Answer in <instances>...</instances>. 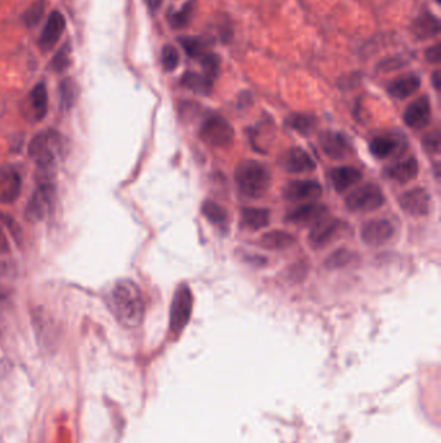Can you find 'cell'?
Masks as SVG:
<instances>
[{
	"label": "cell",
	"mask_w": 441,
	"mask_h": 443,
	"mask_svg": "<svg viewBox=\"0 0 441 443\" xmlns=\"http://www.w3.org/2000/svg\"><path fill=\"white\" fill-rule=\"evenodd\" d=\"M111 307L119 323L127 328H136L143 323L144 299L137 284L122 279L114 284L111 292Z\"/></svg>",
	"instance_id": "6da1fadb"
},
{
	"label": "cell",
	"mask_w": 441,
	"mask_h": 443,
	"mask_svg": "<svg viewBox=\"0 0 441 443\" xmlns=\"http://www.w3.org/2000/svg\"><path fill=\"white\" fill-rule=\"evenodd\" d=\"M62 154V137L55 131H44L31 140L29 145V154L36 163L38 183H53L56 163Z\"/></svg>",
	"instance_id": "7a4b0ae2"
},
{
	"label": "cell",
	"mask_w": 441,
	"mask_h": 443,
	"mask_svg": "<svg viewBox=\"0 0 441 443\" xmlns=\"http://www.w3.org/2000/svg\"><path fill=\"white\" fill-rule=\"evenodd\" d=\"M238 189L248 198L263 197L271 187V172L260 162L246 160L241 162L234 172Z\"/></svg>",
	"instance_id": "3957f363"
},
{
	"label": "cell",
	"mask_w": 441,
	"mask_h": 443,
	"mask_svg": "<svg viewBox=\"0 0 441 443\" xmlns=\"http://www.w3.org/2000/svg\"><path fill=\"white\" fill-rule=\"evenodd\" d=\"M384 201L382 189L377 184L369 183L352 191L346 198V206L355 213H370L381 209Z\"/></svg>",
	"instance_id": "277c9868"
},
{
	"label": "cell",
	"mask_w": 441,
	"mask_h": 443,
	"mask_svg": "<svg viewBox=\"0 0 441 443\" xmlns=\"http://www.w3.org/2000/svg\"><path fill=\"white\" fill-rule=\"evenodd\" d=\"M200 137L211 146L225 148L233 142L234 130L230 122L221 116H211L202 122L200 128Z\"/></svg>",
	"instance_id": "5b68a950"
},
{
	"label": "cell",
	"mask_w": 441,
	"mask_h": 443,
	"mask_svg": "<svg viewBox=\"0 0 441 443\" xmlns=\"http://www.w3.org/2000/svg\"><path fill=\"white\" fill-rule=\"evenodd\" d=\"M370 152L378 160H387L392 157H399L405 154L407 148V137L398 131L383 132L372 139Z\"/></svg>",
	"instance_id": "8992f818"
},
{
	"label": "cell",
	"mask_w": 441,
	"mask_h": 443,
	"mask_svg": "<svg viewBox=\"0 0 441 443\" xmlns=\"http://www.w3.org/2000/svg\"><path fill=\"white\" fill-rule=\"evenodd\" d=\"M193 308V296L189 287L183 284L175 292L171 304L170 329L171 332L178 334L187 325Z\"/></svg>",
	"instance_id": "52a82bcc"
},
{
	"label": "cell",
	"mask_w": 441,
	"mask_h": 443,
	"mask_svg": "<svg viewBox=\"0 0 441 443\" xmlns=\"http://www.w3.org/2000/svg\"><path fill=\"white\" fill-rule=\"evenodd\" d=\"M53 203H55L53 183H38V187L26 206V218L30 222L42 221L53 210Z\"/></svg>",
	"instance_id": "ba28073f"
},
{
	"label": "cell",
	"mask_w": 441,
	"mask_h": 443,
	"mask_svg": "<svg viewBox=\"0 0 441 443\" xmlns=\"http://www.w3.org/2000/svg\"><path fill=\"white\" fill-rule=\"evenodd\" d=\"M323 195V187L316 180H293L282 189V196L290 203L314 201Z\"/></svg>",
	"instance_id": "9c48e42d"
},
{
	"label": "cell",
	"mask_w": 441,
	"mask_h": 443,
	"mask_svg": "<svg viewBox=\"0 0 441 443\" xmlns=\"http://www.w3.org/2000/svg\"><path fill=\"white\" fill-rule=\"evenodd\" d=\"M344 230L346 224L343 222L323 218L312 226V230L309 233V243L314 249H321L340 236Z\"/></svg>",
	"instance_id": "30bf717a"
},
{
	"label": "cell",
	"mask_w": 441,
	"mask_h": 443,
	"mask_svg": "<svg viewBox=\"0 0 441 443\" xmlns=\"http://www.w3.org/2000/svg\"><path fill=\"white\" fill-rule=\"evenodd\" d=\"M326 215H328V207L325 205L307 203L288 212L284 219L288 224L306 227V226H314L317 222L326 218Z\"/></svg>",
	"instance_id": "8fae6325"
},
{
	"label": "cell",
	"mask_w": 441,
	"mask_h": 443,
	"mask_svg": "<svg viewBox=\"0 0 441 443\" xmlns=\"http://www.w3.org/2000/svg\"><path fill=\"white\" fill-rule=\"evenodd\" d=\"M393 233V224L388 219H372L363 226L361 239L369 247H381L392 239Z\"/></svg>",
	"instance_id": "7c38bea8"
},
{
	"label": "cell",
	"mask_w": 441,
	"mask_h": 443,
	"mask_svg": "<svg viewBox=\"0 0 441 443\" xmlns=\"http://www.w3.org/2000/svg\"><path fill=\"white\" fill-rule=\"evenodd\" d=\"M404 122L407 128L416 131L424 130L431 122V105L427 96H421L410 102L404 111Z\"/></svg>",
	"instance_id": "4fadbf2b"
},
{
	"label": "cell",
	"mask_w": 441,
	"mask_h": 443,
	"mask_svg": "<svg viewBox=\"0 0 441 443\" xmlns=\"http://www.w3.org/2000/svg\"><path fill=\"white\" fill-rule=\"evenodd\" d=\"M430 195L424 188H413L399 197V205L407 214L424 217L430 212Z\"/></svg>",
	"instance_id": "5bb4252c"
},
{
	"label": "cell",
	"mask_w": 441,
	"mask_h": 443,
	"mask_svg": "<svg viewBox=\"0 0 441 443\" xmlns=\"http://www.w3.org/2000/svg\"><path fill=\"white\" fill-rule=\"evenodd\" d=\"M65 18L59 11H53L48 16V20L44 25L42 34L39 36V47L44 52L51 51L52 48L59 42L61 35L65 29Z\"/></svg>",
	"instance_id": "9a60e30c"
},
{
	"label": "cell",
	"mask_w": 441,
	"mask_h": 443,
	"mask_svg": "<svg viewBox=\"0 0 441 443\" xmlns=\"http://www.w3.org/2000/svg\"><path fill=\"white\" fill-rule=\"evenodd\" d=\"M320 145L323 154L331 160H342L351 152L347 137L337 131H325L320 135Z\"/></svg>",
	"instance_id": "2e32d148"
},
{
	"label": "cell",
	"mask_w": 441,
	"mask_h": 443,
	"mask_svg": "<svg viewBox=\"0 0 441 443\" xmlns=\"http://www.w3.org/2000/svg\"><path fill=\"white\" fill-rule=\"evenodd\" d=\"M22 180L18 171L12 168L0 169V203L10 204L20 196Z\"/></svg>",
	"instance_id": "e0dca14e"
},
{
	"label": "cell",
	"mask_w": 441,
	"mask_h": 443,
	"mask_svg": "<svg viewBox=\"0 0 441 443\" xmlns=\"http://www.w3.org/2000/svg\"><path fill=\"white\" fill-rule=\"evenodd\" d=\"M282 166L285 170L294 174L312 171L316 168L312 157L302 148H291L282 158Z\"/></svg>",
	"instance_id": "ac0fdd59"
},
{
	"label": "cell",
	"mask_w": 441,
	"mask_h": 443,
	"mask_svg": "<svg viewBox=\"0 0 441 443\" xmlns=\"http://www.w3.org/2000/svg\"><path fill=\"white\" fill-rule=\"evenodd\" d=\"M330 179L335 191L342 193L363 179V172L354 166H340L330 171Z\"/></svg>",
	"instance_id": "d6986e66"
},
{
	"label": "cell",
	"mask_w": 441,
	"mask_h": 443,
	"mask_svg": "<svg viewBox=\"0 0 441 443\" xmlns=\"http://www.w3.org/2000/svg\"><path fill=\"white\" fill-rule=\"evenodd\" d=\"M421 87V78L416 74H404L396 78L388 85V94L395 99H407L410 95L414 94Z\"/></svg>",
	"instance_id": "ffe728a7"
},
{
	"label": "cell",
	"mask_w": 441,
	"mask_h": 443,
	"mask_svg": "<svg viewBox=\"0 0 441 443\" xmlns=\"http://www.w3.org/2000/svg\"><path fill=\"white\" fill-rule=\"evenodd\" d=\"M419 166L414 157H409L404 161L398 162L393 166L387 169V175L391 179L398 182L400 184H407L410 180L414 179L418 175Z\"/></svg>",
	"instance_id": "44dd1931"
},
{
	"label": "cell",
	"mask_w": 441,
	"mask_h": 443,
	"mask_svg": "<svg viewBox=\"0 0 441 443\" xmlns=\"http://www.w3.org/2000/svg\"><path fill=\"white\" fill-rule=\"evenodd\" d=\"M270 210L263 207H244L241 210V224L246 230H262L270 224Z\"/></svg>",
	"instance_id": "7402d4cb"
},
{
	"label": "cell",
	"mask_w": 441,
	"mask_h": 443,
	"mask_svg": "<svg viewBox=\"0 0 441 443\" xmlns=\"http://www.w3.org/2000/svg\"><path fill=\"white\" fill-rule=\"evenodd\" d=\"M440 32V22L438 18H435L433 13L424 12L421 16L416 18V21L412 24V33L416 35L418 39H430Z\"/></svg>",
	"instance_id": "603a6c76"
},
{
	"label": "cell",
	"mask_w": 441,
	"mask_h": 443,
	"mask_svg": "<svg viewBox=\"0 0 441 443\" xmlns=\"http://www.w3.org/2000/svg\"><path fill=\"white\" fill-rule=\"evenodd\" d=\"M181 86L195 94L209 95L212 91L214 79L206 74H200L195 71H187L181 77Z\"/></svg>",
	"instance_id": "cb8c5ba5"
},
{
	"label": "cell",
	"mask_w": 441,
	"mask_h": 443,
	"mask_svg": "<svg viewBox=\"0 0 441 443\" xmlns=\"http://www.w3.org/2000/svg\"><path fill=\"white\" fill-rule=\"evenodd\" d=\"M295 243V238L285 231H271L264 233L260 239V245L271 250H280L291 247Z\"/></svg>",
	"instance_id": "d4e9b609"
},
{
	"label": "cell",
	"mask_w": 441,
	"mask_h": 443,
	"mask_svg": "<svg viewBox=\"0 0 441 443\" xmlns=\"http://www.w3.org/2000/svg\"><path fill=\"white\" fill-rule=\"evenodd\" d=\"M30 100L33 105L35 118L38 121L43 120L48 111V93H47V87L43 82L35 85L34 88L31 90Z\"/></svg>",
	"instance_id": "484cf974"
},
{
	"label": "cell",
	"mask_w": 441,
	"mask_h": 443,
	"mask_svg": "<svg viewBox=\"0 0 441 443\" xmlns=\"http://www.w3.org/2000/svg\"><path fill=\"white\" fill-rule=\"evenodd\" d=\"M178 43L190 59L197 60L207 52V48L210 46L209 41L201 36H180Z\"/></svg>",
	"instance_id": "4316f807"
},
{
	"label": "cell",
	"mask_w": 441,
	"mask_h": 443,
	"mask_svg": "<svg viewBox=\"0 0 441 443\" xmlns=\"http://www.w3.org/2000/svg\"><path fill=\"white\" fill-rule=\"evenodd\" d=\"M286 125L302 135H311L316 130L314 117L308 116V114H303V113H294V114L288 116Z\"/></svg>",
	"instance_id": "83f0119b"
},
{
	"label": "cell",
	"mask_w": 441,
	"mask_h": 443,
	"mask_svg": "<svg viewBox=\"0 0 441 443\" xmlns=\"http://www.w3.org/2000/svg\"><path fill=\"white\" fill-rule=\"evenodd\" d=\"M202 214L207 221L211 222L212 224H216V226H223L228 221L227 210L221 205L211 200H206L202 204Z\"/></svg>",
	"instance_id": "f1b7e54d"
},
{
	"label": "cell",
	"mask_w": 441,
	"mask_h": 443,
	"mask_svg": "<svg viewBox=\"0 0 441 443\" xmlns=\"http://www.w3.org/2000/svg\"><path fill=\"white\" fill-rule=\"evenodd\" d=\"M77 85L73 79L66 78L59 83V105L64 111L71 109L77 99Z\"/></svg>",
	"instance_id": "f546056e"
},
{
	"label": "cell",
	"mask_w": 441,
	"mask_h": 443,
	"mask_svg": "<svg viewBox=\"0 0 441 443\" xmlns=\"http://www.w3.org/2000/svg\"><path fill=\"white\" fill-rule=\"evenodd\" d=\"M195 8V0L187 1L180 11L172 12L169 16V22L174 29H183L190 22Z\"/></svg>",
	"instance_id": "4dcf8cb0"
},
{
	"label": "cell",
	"mask_w": 441,
	"mask_h": 443,
	"mask_svg": "<svg viewBox=\"0 0 441 443\" xmlns=\"http://www.w3.org/2000/svg\"><path fill=\"white\" fill-rule=\"evenodd\" d=\"M46 11V0H35L34 3L26 9L22 20L27 27H35L42 21Z\"/></svg>",
	"instance_id": "1f68e13d"
},
{
	"label": "cell",
	"mask_w": 441,
	"mask_h": 443,
	"mask_svg": "<svg viewBox=\"0 0 441 443\" xmlns=\"http://www.w3.org/2000/svg\"><path fill=\"white\" fill-rule=\"evenodd\" d=\"M198 61L204 68V74L207 77L215 79L219 73V68H220V57L215 53H211V52H206L198 59Z\"/></svg>",
	"instance_id": "d6a6232c"
},
{
	"label": "cell",
	"mask_w": 441,
	"mask_h": 443,
	"mask_svg": "<svg viewBox=\"0 0 441 443\" xmlns=\"http://www.w3.org/2000/svg\"><path fill=\"white\" fill-rule=\"evenodd\" d=\"M70 64H71V61H70V44L65 43L53 56L51 67L56 73H62L70 67Z\"/></svg>",
	"instance_id": "836d02e7"
},
{
	"label": "cell",
	"mask_w": 441,
	"mask_h": 443,
	"mask_svg": "<svg viewBox=\"0 0 441 443\" xmlns=\"http://www.w3.org/2000/svg\"><path fill=\"white\" fill-rule=\"evenodd\" d=\"M178 60H180V56H178V50H176L174 46L166 44V46L162 48V67H163V69H164L166 71L175 70L178 65Z\"/></svg>",
	"instance_id": "e575fe53"
},
{
	"label": "cell",
	"mask_w": 441,
	"mask_h": 443,
	"mask_svg": "<svg viewBox=\"0 0 441 443\" xmlns=\"http://www.w3.org/2000/svg\"><path fill=\"white\" fill-rule=\"evenodd\" d=\"M354 259V253L349 252L347 249H340V250H335L330 257L325 261L326 266L329 268H340V267H344L348 264H351Z\"/></svg>",
	"instance_id": "d590c367"
},
{
	"label": "cell",
	"mask_w": 441,
	"mask_h": 443,
	"mask_svg": "<svg viewBox=\"0 0 441 443\" xmlns=\"http://www.w3.org/2000/svg\"><path fill=\"white\" fill-rule=\"evenodd\" d=\"M440 131L439 128H435L433 131H431L430 134H427L424 139V148L431 152V154H436L440 152Z\"/></svg>",
	"instance_id": "8d00e7d4"
},
{
	"label": "cell",
	"mask_w": 441,
	"mask_h": 443,
	"mask_svg": "<svg viewBox=\"0 0 441 443\" xmlns=\"http://www.w3.org/2000/svg\"><path fill=\"white\" fill-rule=\"evenodd\" d=\"M404 64L405 62L399 59V57H390V59L381 61V64H378V69L386 73V71H390V70L401 68Z\"/></svg>",
	"instance_id": "74e56055"
},
{
	"label": "cell",
	"mask_w": 441,
	"mask_h": 443,
	"mask_svg": "<svg viewBox=\"0 0 441 443\" xmlns=\"http://www.w3.org/2000/svg\"><path fill=\"white\" fill-rule=\"evenodd\" d=\"M440 43H436V44H433V47H430L426 51V60L428 61V62H433V64H438V62H440Z\"/></svg>",
	"instance_id": "f35d334b"
},
{
	"label": "cell",
	"mask_w": 441,
	"mask_h": 443,
	"mask_svg": "<svg viewBox=\"0 0 441 443\" xmlns=\"http://www.w3.org/2000/svg\"><path fill=\"white\" fill-rule=\"evenodd\" d=\"M431 81H433V87H435V90H440V82H441V76H440V70H435L433 71V77H431Z\"/></svg>",
	"instance_id": "ab89813d"
},
{
	"label": "cell",
	"mask_w": 441,
	"mask_h": 443,
	"mask_svg": "<svg viewBox=\"0 0 441 443\" xmlns=\"http://www.w3.org/2000/svg\"><path fill=\"white\" fill-rule=\"evenodd\" d=\"M8 250V241L6 239L3 230L0 229V253H4Z\"/></svg>",
	"instance_id": "60d3db41"
},
{
	"label": "cell",
	"mask_w": 441,
	"mask_h": 443,
	"mask_svg": "<svg viewBox=\"0 0 441 443\" xmlns=\"http://www.w3.org/2000/svg\"><path fill=\"white\" fill-rule=\"evenodd\" d=\"M145 1H146V4H148V7H149L150 11H157L161 7L163 0H145Z\"/></svg>",
	"instance_id": "b9f144b4"
},
{
	"label": "cell",
	"mask_w": 441,
	"mask_h": 443,
	"mask_svg": "<svg viewBox=\"0 0 441 443\" xmlns=\"http://www.w3.org/2000/svg\"><path fill=\"white\" fill-rule=\"evenodd\" d=\"M436 1H438V3H440V0H436Z\"/></svg>",
	"instance_id": "7bdbcfd3"
}]
</instances>
